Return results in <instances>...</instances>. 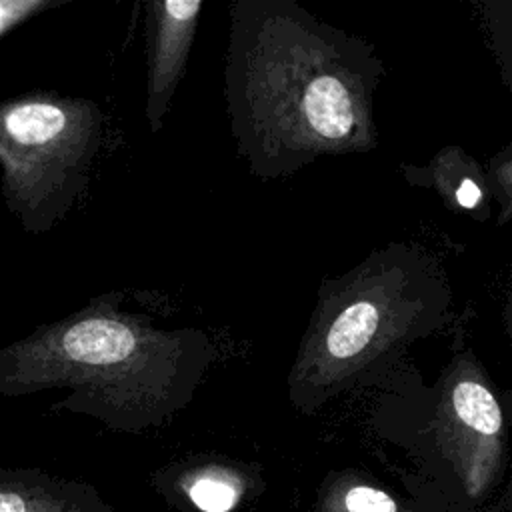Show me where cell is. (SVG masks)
I'll return each instance as SVG.
<instances>
[{"label":"cell","mask_w":512,"mask_h":512,"mask_svg":"<svg viewBox=\"0 0 512 512\" xmlns=\"http://www.w3.org/2000/svg\"><path fill=\"white\" fill-rule=\"evenodd\" d=\"M384 74L366 40L292 0L230 6L226 114L238 156L260 180L374 150V94Z\"/></svg>","instance_id":"cell-1"},{"label":"cell","mask_w":512,"mask_h":512,"mask_svg":"<svg viewBox=\"0 0 512 512\" xmlns=\"http://www.w3.org/2000/svg\"><path fill=\"white\" fill-rule=\"evenodd\" d=\"M120 304L122 292L100 294L2 346L0 396L66 388L70 394L54 408L118 430H140L178 412L214 360L208 334L156 328Z\"/></svg>","instance_id":"cell-2"},{"label":"cell","mask_w":512,"mask_h":512,"mask_svg":"<svg viewBox=\"0 0 512 512\" xmlns=\"http://www.w3.org/2000/svg\"><path fill=\"white\" fill-rule=\"evenodd\" d=\"M452 312L448 274L434 254L390 242L318 288V302L288 372V398L312 410L382 376L410 344Z\"/></svg>","instance_id":"cell-3"},{"label":"cell","mask_w":512,"mask_h":512,"mask_svg":"<svg viewBox=\"0 0 512 512\" xmlns=\"http://www.w3.org/2000/svg\"><path fill=\"white\" fill-rule=\"evenodd\" d=\"M102 126L104 114L90 98L34 92L0 100L2 196L26 232H48L74 208Z\"/></svg>","instance_id":"cell-4"},{"label":"cell","mask_w":512,"mask_h":512,"mask_svg":"<svg viewBox=\"0 0 512 512\" xmlns=\"http://www.w3.org/2000/svg\"><path fill=\"white\" fill-rule=\"evenodd\" d=\"M434 424L468 490H484L500 462L504 418L482 366L470 354L456 358L442 374Z\"/></svg>","instance_id":"cell-5"},{"label":"cell","mask_w":512,"mask_h":512,"mask_svg":"<svg viewBox=\"0 0 512 512\" xmlns=\"http://www.w3.org/2000/svg\"><path fill=\"white\" fill-rule=\"evenodd\" d=\"M200 0L148 2V72L144 118L150 132L164 124L168 106L176 94L194 44Z\"/></svg>","instance_id":"cell-6"},{"label":"cell","mask_w":512,"mask_h":512,"mask_svg":"<svg viewBox=\"0 0 512 512\" xmlns=\"http://www.w3.org/2000/svg\"><path fill=\"white\" fill-rule=\"evenodd\" d=\"M0 512H110V508L84 482L40 468H2Z\"/></svg>","instance_id":"cell-7"},{"label":"cell","mask_w":512,"mask_h":512,"mask_svg":"<svg viewBox=\"0 0 512 512\" xmlns=\"http://www.w3.org/2000/svg\"><path fill=\"white\" fill-rule=\"evenodd\" d=\"M414 184L432 186L446 208L468 212L476 220L490 216V186L480 164L458 146L442 148L426 168H414L406 176Z\"/></svg>","instance_id":"cell-8"},{"label":"cell","mask_w":512,"mask_h":512,"mask_svg":"<svg viewBox=\"0 0 512 512\" xmlns=\"http://www.w3.org/2000/svg\"><path fill=\"white\" fill-rule=\"evenodd\" d=\"M186 494L202 512H230L242 496V484L234 472L210 466L190 474Z\"/></svg>","instance_id":"cell-9"},{"label":"cell","mask_w":512,"mask_h":512,"mask_svg":"<svg viewBox=\"0 0 512 512\" xmlns=\"http://www.w3.org/2000/svg\"><path fill=\"white\" fill-rule=\"evenodd\" d=\"M344 512H398L396 500L370 484H352L342 494Z\"/></svg>","instance_id":"cell-10"},{"label":"cell","mask_w":512,"mask_h":512,"mask_svg":"<svg viewBox=\"0 0 512 512\" xmlns=\"http://www.w3.org/2000/svg\"><path fill=\"white\" fill-rule=\"evenodd\" d=\"M58 4H62V0H0V38L22 22Z\"/></svg>","instance_id":"cell-11"},{"label":"cell","mask_w":512,"mask_h":512,"mask_svg":"<svg viewBox=\"0 0 512 512\" xmlns=\"http://www.w3.org/2000/svg\"><path fill=\"white\" fill-rule=\"evenodd\" d=\"M502 158H492V166H490V174L488 178V186L492 194H498L500 206H502V218L500 224H506L510 218V146H506L500 154Z\"/></svg>","instance_id":"cell-12"}]
</instances>
